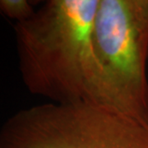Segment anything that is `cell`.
<instances>
[{"instance_id": "cell-1", "label": "cell", "mask_w": 148, "mask_h": 148, "mask_svg": "<svg viewBox=\"0 0 148 148\" xmlns=\"http://www.w3.org/2000/svg\"><path fill=\"white\" fill-rule=\"evenodd\" d=\"M99 0H48L14 25L19 72L29 92L52 103L95 102L92 32Z\"/></svg>"}, {"instance_id": "cell-2", "label": "cell", "mask_w": 148, "mask_h": 148, "mask_svg": "<svg viewBox=\"0 0 148 148\" xmlns=\"http://www.w3.org/2000/svg\"><path fill=\"white\" fill-rule=\"evenodd\" d=\"M92 41L94 103L148 120V0H99Z\"/></svg>"}, {"instance_id": "cell-3", "label": "cell", "mask_w": 148, "mask_h": 148, "mask_svg": "<svg viewBox=\"0 0 148 148\" xmlns=\"http://www.w3.org/2000/svg\"><path fill=\"white\" fill-rule=\"evenodd\" d=\"M0 148H148V120L88 101L46 102L9 116Z\"/></svg>"}, {"instance_id": "cell-4", "label": "cell", "mask_w": 148, "mask_h": 148, "mask_svg": "<svg viewBox=\"0 0 148 148\" xmlns=\"http://www.w3.org/2000/svg\"><path fill=\"white\" fill-rule=\"evenodd\" d=\"M35 3L29 0H1L0 10L7 17L16 23L27 20L36 11Z\"/></svg>"}]
</instances>
